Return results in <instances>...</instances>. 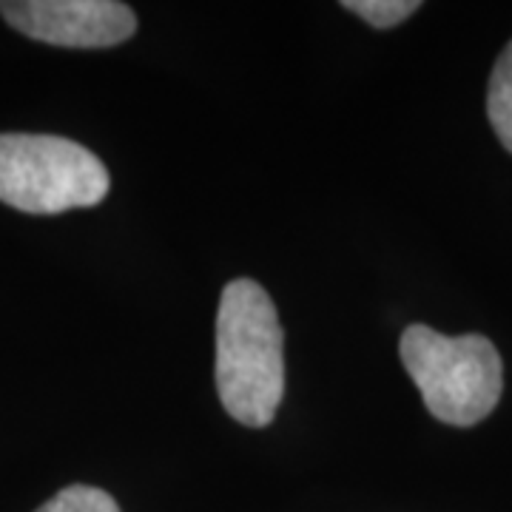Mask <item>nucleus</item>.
Returning a JSON list of instances; mask_svg holds the SVG:
<instances>
[{
  "label": "nucleus",
  "instance_id": "nucleus-5",
  "mask_svg": "<svg viewBox=\"0 0 512 512\" xmlns=\"http://www.w3.org/2000/svg\"><path fill=\"white\" fill-rule=\"evenodd\" d=\"M487 117L493 123L501 146L512 154V40L495 60L487 89Z\"/></svg>",
  "mask_w": 512,
  "mask_h": 512
},
{
  "label": "nucleus",
  "instance_id": "nucleus-7",
  "mask_svg": "<svg viewBox=\"0 0 512 512\" xmlns=\"http://www.w3.org/2000/svg\"><path fill=\"white\" fill-rule=\"evenodd\" d=\"M342 6L376 29H393L410 18L413 12H419L416 0H345Z\"/></svg>",
  "mask_w": 512,
  "mask_h": 512
},
{
  "label": "nucleus",
  "instance_id": "nucleus-3",
  "mask_svg": "<svg viewBox=\"0 0 512 512\" xmlns=\"http://www.w3.org/2000/svg\"><path fill=\"white\" fill-rule=\"evenodd\" d=\"M100 157L57 134H0V202L23 214H63L106 200Z\"/></svg>",
  "mask_w": 512,
  "mask_h": 512
},
{
  "label": "nucleus",
  "instance_id": "nucleus-2",
  "mask_svg": "<svg viewBox=\"0 0 512 512\" xmlns=\"http://www.w3.org/2000/svg\"><path fill=\"white\" fill-rule=\"evenodd\" d=\"M399 356L421 390L424 407L444 424L473 427L495 410L504 365L487 336H444L427 325L402 333Z\"/></svg>",
  "mask_w": 512,
  "mask_h": 512
},
{
  "label": "nucleus",
  "instance_id": "nucleus-6",
  "mask_svg": "<svg viewBox=\"0 0 512 512\" xmlns=\"http://www.w3.org/2000/svg\"><path fill=\"white\" fill-rule=\"evenodd\" d=\"M35 512H120V507L106 490L86 487V484H72V487L60 490L55 498H49Z\"/></svg>",
  "mask_w": 512,
  "mask_h": 512
},
{
  "label": "nucleus",
  "instance_id": "nucleus-4",
  "mask_svg": "<svg viewBox=\"0 0 512 512\" xmlns=\"http://www.w3.org/2000/svg\"><path fill=\"white\" fill-rule=\"evenodd\" d=\"M0 15L20 35L63 49H109L137 32L131 6L117 0H3Z\"/></svg>",
  "mask_w": 512,
  "mask_h": 512
},
{
  "label": "nucleus",
  "instance_id": "nucleus-1",
  "mask_svg": "<svg viewBox=\"0 0 512 512\" xmlns=\"http://www.w3.org/2000/svg\"><path fill=\"white\" fill-rule=\"evenodd\" d=\"M217 393L228 416L268 427L285 396V333L274 299L254 279L225 285L217 311Z\"/></svg>",
  "mask_w": 512,
  "mask_h": 512
}]
</instances>
